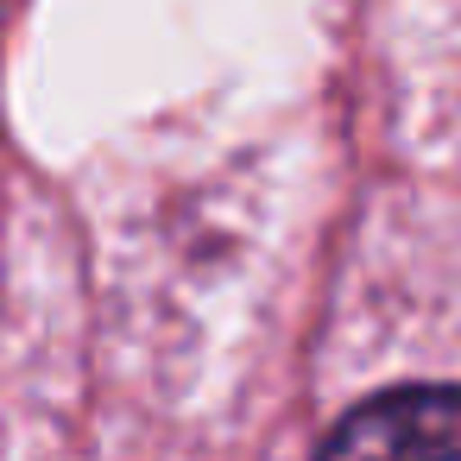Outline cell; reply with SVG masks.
Instances as JSON below:
<instances>
[{"label": "cell", "instance_id": "obj_1", "mask_svg": "<svg viewBox=\"0 0 461 461\" xmlns=\"http://www.w3.org/2000/svg\"><path fill=\"white\" fill-rule=\"evenodd\" d=\"M316 461H461V392L448 385L379 392L322 436Z\"/></svg>", "mask_w": 461, "mask_h": 461}]
</instances>
